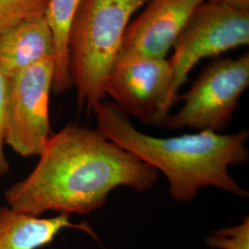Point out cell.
Here are the masks:
<instances>
[{"mask_svg": "<svg viewBox=\"0 0 249 249\" xmlns=\"http://www.w3.org/2000/svg\"><path fill=\"white\" fill-rule=\"evenodd\" d=\"M39 157L31 175L5 193L9 208L33 216L89 213L106 204L117 187L143 192L159 177L96 128L78 124L53 134Z\"/></svg>", "mask_w": 249, "mask_h": 249, "instance_id": "1", "label": "cell"}, {"mask_svg": "<svg viewBox=\"0 0 249 249\" xmlns=\"http://www.w3.org/2000/svg\"><path fill=\"white\" fill-rule=\"evenodd\" d=\"M92 112L99 132L162 173L169 183L170 195L178 202L191 201L201 188L211 187L240 197L249 196L229 173L231 165L249 161L248 129L233 134L206 129L158 138L141 132L129 116L106 99Z\"/></svg>", "mask_w": 249, "mask_h": 249, "instance_id": "2", "label": "cell"}, {"mask_svg": "<svg viewBox=\"0 0 249 249\" xmlns=\"http://www.w3.org/2000/svg\"><path fill=\"white\" fill-rule=\"evenodd\" d=\"M148 0H80L69 42L72 86L88 113L106 99L108 73L130 18Z\"/></svg>", "mask_w": 249, "mask_h": 249, "instance_id": "3", "label": "cell"}, {"mask_svg": "<svg viewBox=\"0 0 249 249\" xmlns=\"http://www.w3.org/2000/svg\"><path fill=\"white\" fill-rule=\"evenodd\" d=\"M105 95L129 117L145 124H163L178 100L168 59L124 49L108 73Z\"/></svg>", "mask_w": 249, "mask_h": 249, "instance_id": "4", "label": "cell"}, {"mask_svg": "<svg viewBox=\"0 0 249 249\" xmlns=\"http://www.w3.org/2000/svg\"><path fill=\"white\" fill-rule=\"evenodd\" d=\"M249 86V53L212 63L181 96L183 107L162 125L222 131L230 123L239 99Z\"/></svg>", "mask_w": 249, "mask_h": 249, "instance_id": "5", "label": "cell"}, {"mask_svg": "<svg viewBox=\"0 0 249 249\" xmlns=\"http://www.w3.org/2000/svg\"><path fill=\"white\" fill-rule=\"evenodd\" d=\"M249 44V9L206 0L188 19L168 59L175 94L199 61Z\"/></svg>", "mask_w": 249, "mask_h": 249, "instance_id": "6", "label": "cell"}, {"mask_svg": "<svg viewBox=\"0 0 249 249\" xmlns=\"http://www.w3.org/2000/svg\"><path fill=\"white\" fill-rule=\"evenodd\" d=\"M54 63L47 57L8 80L5 143L20 156H39L53 135L49 97Z\"/></svg>", "mask_w": 249, "mask_h": 249, "instance_id": "7", "label": "cell"}, {"mask_svg": "<svg viewBox=\"0 0 249 249\" xmlns=\"http://www.w3.org/2000/svg\"><path fill=\"white\" fill-rule=\"evenodd\" d=\"M206 0H148L142 12L129 22L121 49L166 58L194 11Z\"/></svg>", "mask_w": 249, "mask_h": 249, "instance_id": "8", "label": "cell"}, {"mask_svg": "<svg viewBox=\"0 0 249 249\" xmlns=\"http://www.w3.org/2000/svg\"><path fill=\"white\" fill-rule=\"evenodd\" d=\"M47 57L53 58V43L45 16L0 35V70L7 80Z\"/></svg>", "mask_w": 249, "mask_h": 249, "instance_id": "9", "label": "cell"}, {"mask_svg": "<svg viewBox=\"0 0 249 249\" xmlns=\"http://www.w3.org/2000/svg\"><path fill=\"white\" fill-rule=\"evenodd\" d=\"M78 228L95 236L85 224H74L70 215L40 218L9 207L0 208V249H39L53 242L65 228Z\"/></svg>", "mask_w": 249, "mask_h": 249, "instance_id": "10", "label": "cell"}, {"mask_svg": "<svg viewBox=\"0 0 249 249\" xmlns=\"http://www.w3.org/2000/svg\"><path fill=\"white\" fill-rule=\"evenodd\" d=\"M80 0H48L45 18L53 43V89L62 93L72 87L69 42L73 20Z\"/></svg>", "mask_w": 249, "mask_h": 249, "instance_id": "11", "label": "cell"}, {"mask_svg": "<svg viewBox=\"0 0 249 249\" xmlns=\"http://www.w3.org/2000/svg\"><path fill=\"white\" fill-rule=\"evenodd\" d=\"M48 0H0V35L31 18L45 16Z\"/></svg>", "mask_w": 249, "mask_h": 249, "instance_id": "12", "label": "cell"}, {"mask_svg": "<svg viewBox=\"0 0 249 249\" xmlns=\"http://www.w3.org/2000/svg\"><path fill=\"white\" fill-rule=\"evenodd\" d=\"M209 248L218 249H249V217L228 228L214 231L207 238Z\"/></svg>", "mask_w": 249, "mask_h": 249, "instance_id": "13", "label": "cell"}, {"mask_svg": "<svg viewBox=\"0 0 249 249\" xmlns=\"http://www.w3.org/2000/svg\"><path fill=\"white\" fill-rule=\"evenodd\" d=\"M8 99V80L0 70V177L6 175L9 171V161L5 157L4 143L6 130V114Z\"/></svg>", "mask_w": 249, "mask_h": 249, "instance_id": "14", "label": "cell"}, {"mask_svg": "<svg viewBox=\"0 0 249 249\" xmlns=\"http://www.w3.org/2000/svg\"><path fill=\"white\" fill-rule=\"evenodd\" d=\"M216 3H221L236 9H249V0H209Z\"/></svg>", "mask_w": 249, "mask_h": 249, "instance_id": "15", "label": "cell"}]
</instances>
